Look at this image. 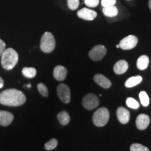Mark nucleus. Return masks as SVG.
Wrapping results in <instances>:
<instances>
[{
  "instance_id": "14",
  "label": "nucleus",
  "mask_w": 151,
  "mask_h": 151,
  "mask_svg": "<svg viewBox=\"0 0 151 151\" xmlns=\"http://www.w3.org/2000/svg\"><path fill=\"white\" fill-rule=\"evenodd\" d=\"M67 75V69L65 67L58 65L54 68L53 76L58 81H64Z\"/></svg>"
},
{
  "instance_id": "7",
  "label": "nucleus",
  "mask_w": 151,
  "mask_h": 151,
  "mask_svg": "<svg viewBox=\"0 0 151 151\" xmlns=\"http://www.w3.org/2000/svg\"><path fill=\"white\" fill-rule=\"evenodd\" d=\"M57 94L63 103L69 104L71 101V91L66 84H60L57 88Z\"/></svg>"
},
{
  "instance_id": "25",
  "label": "nucleus",
  "mask_w": 151,
  "mask_h": 151,
  "mask_svg": "<svg viewBox=\"0 0 151 151\" xmlns=\"http://www.w3.org/2000/svg\"><path fill=\"white\" fill-rule=\"evenodd\" d=\"M37 89L39 90V93H40L43 97H48V90L46 86L43 83H39L37 85Z\"/></svg>"
},
{
  "instance_id": "33",
  "label": "nucleus",
  "mask_w": 151,
  "mask_h": 151,
  "mask_svg": "<svg viewBox=\"0 0 151 151\" xmlns=\"http://www.w3.org/2000/svg\"><path fill=\"white\" fill-rule=\"evenodd\" d=\"M116 48H120V46H119V44H117V45H116Z\"/></svg>"
},
{
  "instance_id": "32",
  "label": "nucleus",
  "mask_w": 151,
  "mask_h": 151,
  "mask_svg": "<svg viewBox=\"0 0 151 151\" xmlns=\"http://www.w3.org/2000/svg\"><path fill=\"white\" fill-rule=\"evenodd\" d=\"M27 88H31V85H30V84H28V85H27Z\"/></svg>"
},
{
  "instance_id": "13",
  "label": "nucleus",
  "mask_w": 151,
  "mask_h": 151,
  "mask_svg": "<svg viewBox=\"0 0 151 151\" xmlns=\"http://www.w3.org/2000/svg\"><path fill=\"white\" fill-rule=\"evenodd\" d=\"M14 116L12 113L6 111H0V125L6 127L14 120Z\"/></svg>"
},
{
  "instance_id": "22",
  "label": "nucleus",
  "mask_w": 151,
  "mask_h": 151,
  "mask_svg": "<svg viewBox=\"0 0 151 151\" xmlns=\"http://www.w3.org/2000/svg\"><path fill=\"white\" fill-rule=\"evenodd\" d=\"M126 104L129 108L132 109H138L140 106V104L135 99L132 97H128L126 99Z\"/></svg>"
},
{
  "instance_id": "29",
  "label": "nucleus",
  "mask_w": 151,
  "mask_h": 151,
  "mask_svg": "<svg viewBox=\"0 0 151 151\" xmlns=\"http://www.w3.org/2000/svg\"><path fill=\"white\" fill-rule=\"evenodd\" d=\"M6 48V43L4 42V41L0 39V56L1 55L2 52H4V50H5Z\"/></svg>"
},
{
  "instance_id": "9",
  "label": "nucleus",
  "mask_w": 151,
  "mask_h": 151,
  "mask_svg": "<svg viewBox=\"0 0 151 151\" xmlns=\"http://www.w3.org/2000/svg\"><path fill=\"white\" fill-rule=\"evenodd\" d=\"M77 16L78 18L83 19L85 20L91 21L96 18L97 16V13L95 11L88 8H83L77 12Z\"/></svg>"
},
{
  "instance_id": "12",
  "label": "nucleus",
  "mask_w": 151,
  "mask_h": 151,
  "mask_svg": "<svg viewBox=\"0 0 151 151\" xmlns=\"http://www.w3.org/2000/svg\"><path fill=\"white\" fill-rule=\"evenodd\" d=\"M93 79L94 82H95L97 85H99V86L100 87H101L102 88L108 89V88H111V81L102 74L97 73V74L94 75Z\"/></svg>"
},
{
  "instance_id": "17",
  "label": "nucleus",
  "mask_w": 151,
  "mask_h": 151,
  "mask_svg": "<svg viewBox=\"0 0 151 151\" xmlns=\"http://www.w3.org/2000/svg\"><path fill=\"white\" fill-rule=\"evenodd\" d=\"M102 12L106 17L113 18L118 14V9L116 6H110L103 7Z\"/></svg>"
},
{
  "instance_id": "18",
  "label": "nucleus",
  "mask_w": 151,
  "mask_h": 151,
  "mask_svg": "<svg viewBox=\"0 0 151 151\" xmlns=\"http://www.w3.org/2000/svg\"><path fill=\"white\" fill-rule=\"evenodd\" d=\"M142 77L141 76H132L131 78H128L124 83V86L127 88H132L134 87L142 82Z\"/></svg>"
},
{
  "instance_id": "34",
  "label": "nucleus",
  "mask_w": 151,
  "mask_h": 151,
  "mask_svg": "<svg viewBox=\"0 0 151 151\" xmlns=\"http://www.w3.org/2000/svg\"><path fill=\"white\" fill-rule=\"evenodd\" d=\"M127 1H130V0H127Z\"/></svg>"
},
{
  "instance_id": "1",
  "label": "nucleus",
  "mask_w": 151,
  "mask_h": 151,
  "mask_svg": "<svg viewBox=\"0 0 151 151\" xmlns=\"http://www.w3.org/2000/svg\"><path fill=\"white\" fill-rule=\"evenodd\" d=\"M26 97L24 93L16 89H7L0 92V104L9 106H19L24 104Z\"/></svg>"
},
{
  "instance_id": "2",
  "label": "nucleus",
  "mask_w": 151,
  "mask_h": 151,
  "mask_svg": "<svg viewBox=\"0 0 151 151\" xmlns=\"http://www.w3.org/2000/svg\"><path fill=\"white\" fill-rule=\"evenodd\" d=\"M1 66L6 70H11L18 62V54L14 48H7L1 54Z\"/></svg>"
},
{
  "instance_id": "16",
  "label": "nucleus",
  "mask_w": 151,
  "mask_h": 151,
  "mask_svg": "<svg viewBox=\"0 0 151 151\" xmlns=\"http://www.w3.org/2000/svg\"><path fill=\"white\" fill-rule=\"evenodd\" d=\"M149 65V58L147 55H141L138 58L137 67L139 70H145Z\"/></svg>"
},
{
  "instance_id": "10",
  "label": "nucleus",
  "mask_w": 151,
  "mask_h": 151,
  "mask_svg": "<svg viewBox=\"0 0 151 151\" xmlns=\"http://www.w3.org/2000/svg\"><path fill=\"white\" fill-rule=\"evenodd\" d=\"M117 118L119 122L121 124H127L129 121L130 119V113L129 111L125 109L124 107L120 106L117 109Z\"/></svg>"
},
{
  "instance_id": "21",
  "label": "nucleus",
  "mask_w": 151,
  "mask_h": 151,
  "mask_svg": "<svg viewBox=\"0 0 151 151\" xmlns=\"http://www.w3.org/2000/svg\"><path fill=\"white\" fill-rule=\"evenodd\" d=\"M139 99H140L141 103L143 106L146 107L149 105L150 99H149L148 95L145 91H141L140 93H139Z\"/></svg>"
},
{
  "instance_id": "15",
  "label": "nucleus",
  "mask_w": 151,
  "mask_h": 151,
  "mask_svg": "<svg viewBox=\"0 0 151 151\" xmlns=\"http://www.w3.org/2000/svg\"><path fill=\"white\" fill-rule=\"evenodd\" d=\"M128 68H129V65L127 61L123 60H119L113 66V71L116 74L121 75L127 71Z\"/></svg>"
},
{
  "instance_id": "23",
  "label": "nucleus",
  "mask_w": 151,
  "mask_h": 151,
  "mask_svg": "<svg viewBox=\"0 0 151 151\" xmlns=\"http://www.w3.org/2000/svg\"><path fill=\"white\" fill-rule=\"evenodd\" d=\"M58 140L55 139H52L45 144L44 148L46 150H54L55 148H56V147L58 146Z\"/></svg>"
},
{
  "instance_id": "24",
  "label": "nucleus",
  "mask_w": 151,
  "mask_h": 151,
  "mask_svg": "<svg viewBox=\"0 0 151 151\" xmlns=\"http://www.w3.org/2000/svg\"><path fill=\"white\" fill-rule=\"evenodd\" d=\"M130 151H150V150L140 143H133L130 146Z\"/></svg>"
},
{
  "instance_id": "6",
  "label": "nucleus",
  "mask_w": 151,
  "mask_h": 151,
  "mask_svg": "<svg viewBox=\"0 0 151 151\" xmlns=\"http://www.w3.org/2000/svg\"><path fill=\"white\" fill-rule=\"evenodd\" d=\"M107 50L103 45H97L89 52V57L93 61H99L106 55Z\"/></svg>"
},
{
  "instance_id": "3",
  "label": "nucleus",
  "mask_w": 151,
  "mask_h": 151,
  "mask_svg": "<svg viewBox=\"0 0 151 151\" xmlns=\"http://www.w3.org/2000/svg\"><path fill=\"white\" fill-rule=\"evenodd\" d=\"M110 113L108 109L101 107L97 109L92 116V122L97 127H104L108 123Z\"/></svg>"
},
{
  "instance_id": "11",
  "label": "nucleus",
  "mask_w": 151,
  "mask_h": 151,
  "mask_svg": "<svg viewBox=\"0 0 151 151\" xmlns=\"http://www.w3.org/2000/svg\"><path fill=\"white\" fill-rule=\"evenodd\" d=\"M150 118L146 114H140L136 120V125L139 130H144L148 127L150 124Z\"/></svg>"
},
{
  "instance_id": "31",
  "label": "nucleus",
  "mask_w": 151,
  "mask_h": 151,
  "mask_svg": "<svg viewBox=\"0 0 151 151\" xmlns=\"http://www.w3.org/2000/svg\"><path fill=\"white\" fill-rule=\"evenodd\" d=\"M148 6H149V9L151 10V0H149L148 1Z\"/></svg>"
},
{
  "instance_id": "28",
  "label": "nucleus",
  "mask_w": 151,
  "mask_h": 151,
  "mask_svg": "<svg viewBox=\"0 0 151 151\" xmlns=\"http://www.w3.org/2000/svg\"><path fill=\"white\" fill-rule=\"evenodd\" d=\"M116 0H101V4L103 7L110 6L116 4Z\"/></svg>"
},
{
  "instance_id": "19",
  "label": "nucleus",
  "mask_w": 151,
  "mask_h": 151,
  "mask_svg": "<svg viewBox=\"0 0 151 151\" xmlns=\"http://www.w3.org/2000/svg\"><path fill=\"white\" fill-rule=\"evenodd\" d=\"M58 119L62 125H67L70 121V116L67 111H62L58 113Z\"/></svg>"
},
{
  "instance_id": "8",
  "label": "nucleus",
  "mask_w": 151,
  "mask_h": 151,
  "mask_svg": "<svg viewBox=\"0 0 151 151\" xmlns=\"http://www.w3.org/2000/svg\"><path fill=\"white\" fill-rule=\"evenodd\" d=\"M138 43V38L134 35H129L120 41L119 46L122 50H131L135 48Z\"/></svg>"
},
{
  "instance_id": "4",
  "label": "nucleus",
  "mask_w": 151,
  "mask_h": 151,
  "mask_svg": "<svg viewBox=\"0 0 151 151\" xmlns=\"http://www.w3.org/2000/svg\"><path fill=\"white\" fill-rule=\"evenodd\" d=\"M55 48V39L52 33L46 32L41 39L40 48L45 53H50Z\"/></svg>"
},
{
  "instance_id": "27",
  "label": "nucleus",
  "mask_w": 151,
  "mask_h": 151,
  "mask_svg": "<svg viewBox=\"0 0 151 151\" xmlns=\"http://www.w3.org/2000/svg\"><path fill=\"white\" fill-rule=\"evenodd\" d=\"M84 2L88 7L94 8V7H97L99 5V0H85Z\"/></svg>"
},
{
  "instance_id": "5",
  "label": "nucleus",
  "mask_w": 151,
  "mask_h": 151,
  "mask_svg": "<svg viewBox=\"0 0 151 151\" xmlns=\"http://www.w3.org/2000/svg\"><path fill=\"white\" fill-rule=\"evenodd\" d=\"M82 104L87 110H93V109L97 108L99 104V98L94 94H88L83 98Z\"/></svg>"
},
{
  "instance_id": "30",
  "label": "nucleus",
  "mask_w": 151,
  "mask_h": 151,
  "mask_svg": "<svg viewBox=\"0 0 151 151\" xmlns=\"http://www.w3.org/2000/svg\"><path fill=\"white\" fill-rule=\"evenodd\" d=\"M4 83V80L2 79V78H1V77H0V88H3Z\"/></svg>"
},
{
  "instance_id": "26",
  "label": "nucleus",
  "mask_w": 151,
  "mask_h": 151,
  "mask_svg": "<svg viewBox=\"0 0 151 151\" xmlns=\"http://www.w3.org/2000/svg\"><path fill=\"white\" fill-rule=\"evenodd\" d=\"M67 5L71 10H76L79 6V0H67Z\"/></svg>"
},
{
  "instance_id": "20",
  "label": "nucleus",
  "mask_w": 151,
  "mask_h": 151,
  "mask_svg": "<svg viewBox=\"0 0 151 151\" xmlns=\"http://www.w3.org/2000/svg\"><path fill=\"white\" fill-rule=\"evenodd\" d=\"M22 73L27 78H33L37 75V70L34 67H24L22 70Z\"/></svg>"
}]
</instances>
